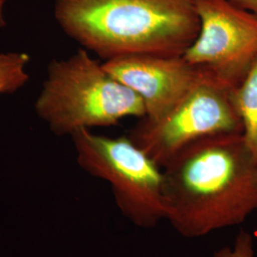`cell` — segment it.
Wrapping results in <instances>:
<instances>
[{"label":"cell","instance_id":"6da1fadb","mask_svg":"<svg viewBox=\"0 0 257 257\" xmlns=\"http://www.w3.org/2000/svg\"><path fill=\"white\" fill-rule=\"evenodd\" d=\"M163 176L166 220L186 238L237 226L257 211V160L242 134L193 142Z\"/></svg>","mask_w":257,"mask_h":257},{"label":"cell","instance_id":"7a4b0ae2","mask_svg":"<svg viewBox=\"0 0 257 257\" xmlns=\"http://www.w3.org/2000/svg\"><path fill=\"white\" fill-rule=\"evenodd\" d=\"M55 18L68 37L106 61L182 55L200 29L193 0H55Z\"/></svg>","mask_w":257,"mask_h":257},{"label":"cell","instance_id":"3957f363","mask_svg":"<svg viewBox=\"0 0 257 257\" xmlns=\"http://www.w3.org/2000/svg\"><path fill=\"white\" fill-rule=\"evenodd\" d=\"M35 107L37 115L59 137L72 136L80 128L115 126L130 116H145L139 95L111 76L85 49L49 64Z\"/></svg>","mask_w":257,"mask_h":257},{"label":"cell","instance_id":"277c9868","mask_svg":"<svg viewBox=\"0 0 257 257\" xmlns=\"http://www.w3.org/2000/svg\"><path fill=\"white\" fill-rule=\"evenodd\" d=\"M71 137L78 165L110 184L117 208L130 222L152 229L166 220L163 168L127 135L108 138L80 128Z\"/></svg>","mask_w":257,"mask_h":257},{"label":"cell","instance_id":"5b68a950","mask_svg":"<svg viewBox=\"0 0 257 257\" xmlns=\"http://www.w3.org/2000/svg\"><path fill=\"white\" fill-rule=\"evenodd\" d=\"M232 89L208 75L161 117L140 118L127 136L163 168L182 149L199 139L242 134V123L231 100Z\"/></svg>","mask_w":257,"mask_h":257},{"label":"cell","instance_id":"8992f818","mask_svg":"<svg viewBox=\"0 0 257 257\" xmlns=\"http://www.w3.org/2000/svg\"><path fill=\"white\" fill-rule=\"evenodd\" d=\"M200 29L184 59L231 88L238 86L257 57V17L228 0H193Z\"/></svg>","mask_w":257,"mask_h":257},{"label":"cell","instance_id":"52a82bcc","mask_svg":"<svg viewBox=\"0 0 257 257\" xmlns=\"http://www.w3.org/2000/svg\"><path fill=\"white\" fill-rule=\"evenodd\" d=\"M104 69L142 99L146 120H156L179 101L196 83L211 75L182 55L138 54L111 58Z\"/></svg>","mask_w":257,"mask_h":257},{"label":"cell","instance_id":"ba28073f","mask_svg":"<svg viewBox=\"0 0 257 257\" xmlns=\"http://www.w3.org/2000/svg\"><path fill=\"white\" fill-rule=\"evenodd\" d=\"M231 100L242 123L245 143L257 160V57L242 82L232 89Z\"/></svg>","mask_w":257,"mask_h":257},{"label":"cell","instance_id":"9c48e42d","mask_svg":"<svg viewBox=\"0 0 257 257\" xmlns=\"http://www.w3.org/2000/svg\"><path fill=\"white\" fill-rule=\"evenodd\" d=\"M30 60L26 53L0 54V94L18 92L27 84L30 75L26 68Z\"/></svg>","mask_w":257,"mask_h":257},{"label":"cell","instance_id":"30bf717a","mask_svg":"<svg viewBox=\"0 0 257 257\" xmlns=\"http://www.w3.org/2000/svg\"><path fill=\"white\" fill-rule=\"evenodd\" d=\"M254 240L247 230H240L231 246L217 249L213 257H254Z\"/></svg>","mask_w":257,"mask_h":257},{"label":"cell","instance_id":"8fae6325","mask_svg":"<svg viewBox=\"0 0 257 257\" xmlns=\"http://www.w3.org/2000/svg\"><path fill=\"white\" fill-rule=\"evenodd\" d=\"M240 9L248 11L257 17V0H228Z\"/></svg>","mask_w":257,"mask_h":257},{"label":"cell","instance_id":"7c38bea8","mask_svg":"<svg viewBox=\"0 0 257 257\" xmlns=\"http://www.w3.org/2000/svg\"><path fill=\"white\" fill-rule=\"evenodd\" d=\"M9 0H0V28L5 27L6 26V21L4 19L3 11H4V6Z\"/></svg>","mask_w":257,"mask_h":257}]
</instances>
